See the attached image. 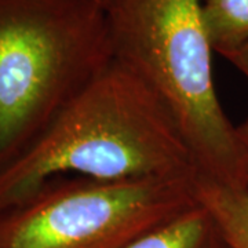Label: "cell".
<instances>
[{
	"label": "cell",
	"instance_id": "cell-8",
	"mask_svg": "<svg viewBox=\"0 0 248 248\" xmlns=\"http://www.w3.org/2000/svg\"><path fill=\"white\" fill-rule=\"evenodd\" d=\"M225 58L231 62L233 66H236L248 79V43L240 47L239 50L226 55Z\"/></svg>",
	"mask_w": 248,
	"mask_h": 248
},
{
	"label": "cell",
	"instance_id": "cell-1",
	"mask_svg": "<svg viewBox=\"0 0 248 248\" xmlns=\"http://www.w3.org/2000/svg\"><path fill=\"white\" fill-rule=\"evenodd\" d=\"M58 175L108 182L199 177L172 116L115 61L0 170V208Z\"/></svg>",
	"mask_w": 248,
	"mask_h": 248
},
{
	"label": "cell",
	"instance_id": "cell-5",
	"mask_svg": "<svg viewBox=\"0 0 248 248\" xmlns=\"http://www.w3.org/2000/svg\"><path fill=\"white\" fill-rule=\"evenodd\" d=\"M124 248H232V246L213 213L199 202Z\"/></svg>",
	"mask_w": 248,
	"mask_h": 248
},
{
	"label": "cell",
	"instance_id": "cell-2",
	"mask_svg": "<svg viewBox=\"0 0 248 248\" xmlns=\"http://www.w3.org/2000/svg\"><path fill=\"white\" fill-rule=\"evenodd\" d=\"M112 57L169 110L199 178L246 190L237 127L222 108L202 0H105Z\"/></svg>",
	"mask_w": 248,
	"mask_h": 248
},
{
	"label": "cell",
	"instance_id": "cell-4",
	"mask_svg": "<svg viewBox=\"0 0 248 248\" xmlns=\"http://www.w3.org/2000/svg\"><path fill=\"white\" fill-rule=\"evenodd\" d=\"M197 178L58 175L0 208V248H124L199 203Z\"/></svg>",
	"mask_w": 248,
	"mask_h": 248
},
{
	"label": "cell",
	"instance_id": "cell-10",
	"mask_svg": "<svg viewBox=\"0 0 248 248\" xmlns=\"http://www.w3.org/2000/svg\"><path fill=\"white\" fill-rule=\"evenodd\" d=\"M102 1H105V0H102Z\"/></svg>",
	"mask_w": 248,
	"mask_h": 248
},
{
	"label": "cell",
	"instance_id": "cell-9",
	"mask_svg": "<svg viewBox=\"0 0 248 248\" xmlns=\"http://www.w3.org/2000/svg\"><path fill=\"white\" fill-rule=\"evenodd\" d=\"M236 127H237V135H239L243 161H244V171H246V192L248 193V119Z\"/></svg>",
	"mask_w": 248,
	"mask_h": 248
},
{
	"label": "cell",
	"instance_id": "cell-7",
	"mask_svg": "<svg viewBox=\"0 0 248 248\" xmlns=\"http://www.w3.org/2000/svg\"><path fill=\"white\" fill-rule=\"evenodd\" d=\"M202 17L214 53L225 58L248 43V0H202Z\"/></svg>",
	"mask_w": 248,
	"mask_h": 248
},
{
	"label": "cell",
	"instance_id": "cell-6",
	"mask_svg": "<svg viewBox=\"0 0 248 248\" xmlns=\"http://www.w3.org/2000/svg\"><path fill=\"white\" fill-rule=\"evenodd\" d=\"M197 199L213 213L232 248H248V193L197 177Z\"/></svg>",
	"mask_w": 248,
	"mask_h": 248
},
{
	"label": "cell",
	"instance_id": "cell-3",
	"mask_svg": "<svg viewBox=\"0 0 248 248\" xmlns=\"http://www.w3.org/2000/svg\"><path fill=\"white\" fill-rule=\"evenodd\" d=\"M112 61L102 0H0V170Z\"/></svg>",
	"mask_w": 248,
	"mask_h": 248
}]
</instances>
